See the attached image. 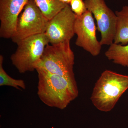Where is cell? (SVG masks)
<instances>
[{
    "mask_svg": "<svg viewBox=\"0 0 128 128\" xmlns=\"http://www.w3.org/2000/svg\"><path fill=\"white\" fill-rule=\"evenodd\" d=\"M36 70L38 78L37 94L47 106L63 110L78 96L76 82L41 67H38Z\"/></svg>",
    "mask_w": 128,
    "mask_h": 128,
    "instance_id": "obj_1",
    "label": "cell"
},
{
    "mask_svg": "<svg viewBox=\"0 0 128 128\" xmlns=\"http://www.w3.org/2000/svg\"><path fill=\"white\" fill-rule=\"evenodd\" d=\"M44 16L48 20L58 14L66 6L59 0H34Z\"/></svg>",
    "mask_w": 128,
    "mask_h": 128,
    "instance_id": "obj_12",
    "label": "cell"
},
{
    "mask_svg": "<svg viewBox=\"0 0 128 128\" xmlns=\"http://www.w3.org/2000/svg\"><path fill=\"white\" fill-rule=\"evenodd\" d=\"M75 34L77 35L75 44L92 56L99 55L102 46L96 36V27L93 15L87 10L80 16L76 15Z\"/></svg>",
    "mask_w": 128,
    "mask_h": 128,
    "instance_id": "obj_7",
    "label": "cell"
},
{
    "mask_svg": "<svg viewBox=\"0 0 128 128\" xmlns=\"http://www.w3.org/2000/svg\"><path fill=\"white\" fill-rule=\"evenodd\" d=\"M48 22L34 0H29L18 19L16 30L11 38L12 42L17 44L28 37L45 33Z\"/></svg>",
    "mask_w": 128,
    "mask_h": 128,
    "instance_id": "obj_5",
    "label": "cell"
},
{
    "mask_svg": "<svg viewBox=\"0 0 128 128\" xmlns=\"http://www.w3.org/2000/svg\"><path fill=\"white\" fill-rule=\"evenodd\" d=\"M84 2L96 21L98 30L101 34V45L110 46L115 38L116 15L108 7L105 0H85Z\"/></svg>",
    "mask_w": 128,
    "mask_h": 128,
    "instance_id": "obj_6",
    "label": "cell"
},
{
    "mask_svg": "<svg viewBox=\"0 0 128 128\" xmlns=\"http://www.w3.org/2000/svg\"><path fill=\"white\" fill-rule=\"evenodd\" d=\"M128 89V75L106 70L95 84L91 100L98 110L110 112Z\"/></svg>",
    "mask_w": 128,
    "mask_h": 128,
    "instance_id": "obj_2",
    "label": "cell"
},
{
    "mask_svg": "<svg viewBox=\"0 0 128 128\" xmlns=\"http://www.w3.org/2000/svg\"><path fill=\"white\" fill-rule=\"evenodd\" d=\"M28 0H0V38H11L18 16Z\"/></svg>",
    "mask_w": 128,
    "mask_h": 128,
    "instance_id": "obj_9",
    "label": "cell"
},
{
    "mask_svg": "<svg viewBox=\"0 0 128 128\" xmlns=\"http://www.w3.org/2000/svg\"><path fill=\"white\" fill-rule=\"evenodd\" d=\"M105 54L108 59L114 64L128 67V44L122 45L113 43Z\"/></svg>",
    "mask_w": 128,
    "mask_h": 128,
    "instance_id": "obj_11",
    "label": "cell"
},
{
    "mask_svg": "<svg viewBox=\"0 0 128 128\" xmlns=\"http://www.w3.org/2000/svg\"><path fill=\"white\" fill-rule=\"evenodd\" d=\"M74 64V55L70 48V41H68L47 45L38 67L76 82Z\"/></svg>",
    "mask_w": 128,
    "mask_h": 128,
    "instance_id": "obj_3",
    "label": "cell"
},
{
    "mask_svg": "<svg viewBox=\"0 0 128 128\" xmlns=\"http://www.w3.org/2000/svg\"><path fill=\"white\" fill-rule=\"evenodd\" d=\"M49 44L45 33L22 40L17 44L16 50L11 56L12 64L20 73L36 70Z\"/></svg>",
    "mask_w": 128,
    "mask_h": 128,
    "instance_id": "obj_4",
    "label": "cell"
},
{
    "mask_svg": "<svg viewBox=\"0 0 128 128\" xmlns=\"http://www.w3.org/2000/svg\"><path fill=\"white\" fill-rule=\"evenodd\" d=\"M76 15L70 6L65 7L49 20L45 34L49 43L55 44L70 41L75 34L74 29Z\"/></svg>",
    "mask_w": 128,
    "mask_h": 128,
    "instance_id": "obj_8",
    "label": "cell"
},
{
    "mask_svg": "<svg viewBox=\"0 0 128 128\" xmlns=\"http://www.w3.org/2000/svg\"><path fill=\"white\" fill-rule=\"evenodd\" d=\"M70 4L72 10L76 16H81L87 10L83 0H72Z\"/></svg>",
    "mask_w": 128,
    "mask_h": 128,
    "instance_id": "obj_14",
    "label": "cell"
},
{
    "mask_svg": "<svg viewBox=\"0 0 128 128\" xmlns=\"http://www.w3.org/2000/svg\"><path fill=\"white\" fill-rule=\"evenodd\" d=\"M59 0L64 4L69 5L72 0Z\"/></svg>",
    "mask_w": 128,
    "mask_h": 128,
    "instance_id": "obj_15",
    "label": "cell"
},
{
    "mask_svg": "<svg viewBox=\"0 0 128 128\" xmlns=\"http://www.w3.org/2000/svg\"><path fill=\"white\" fill-rule=\"evenodd\" d=\"M3 60V56L0 55V86H12L20 90L25 89L26 85L23 80L14 79L6 73L2 66Z\"/></svg>",
    "mask_w": 128,
    "mask_h": 128,
    "instance_id": "obj_13",
    "label": "cell"
},
{
    "mask_svg": "<svg viewBox=\"0 0 128 128\" xmlns=\"http://www.w3.org/2000/svg\"><path fill=\"white\" fill-rule=\"evenodd\" d=\"M117 24L114 43L125 45L128 44V6H124L115 12Z\"/></svg>",
    "mask_w": 128,
    "mask_h": 128,
    "instance_id": "obj_10",
    "label": "cell"
}]
</instances>
